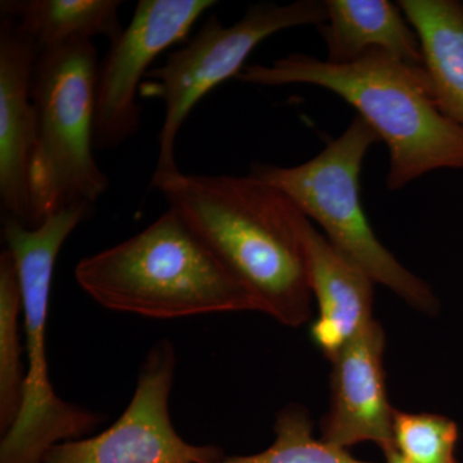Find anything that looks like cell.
Masks as SVG:
<instances>
[{
    "instance_id": "obj_10",
    "label": "cell",
    "mask_w": 463,
    "mask_h": 463,
    "mask_svg": "<svg viewBox=\"0 0 463 463\" xmlns=\"http://www.w3.org/2000/svg\"><path fill=\"white\" fill-rule=\"evenodd\" d=\"M386 336L373 319L331 359L330 407L321 421V439L347 449L373 441L383 455L395 450L394 413L386 385Z\"/></svg>"
},
{
    "instance_id": "obj_12",
    "label": "cell",
    "mask_w": 463,
    "mask_h": 463,
    "mask_svg": "<svg viewBox=\"0 0 463 463\" xmlns=\"http://www.w3.org/2000/svg\"><path fill=\"white\" fill-rule=\"evenodd\" d=\"M300 232L310 289L318 306L310 336L331 361L373 321L374 282L317 231L306 215L301 219Z\"/></svg>"
},
{
    "instance_id": "obj_17",
    "label": "cell",
    "mask_w": 463,
    "mask_h": 463,
    "mask_svg": "<svg viewBox=\"0 0 463 463\" xmlns=\"http://www.w3.org/2000/svg\"><path fill=\"white\" fill-rule=\"evenodd\" d=\"M272 446L251 456H234L212 463H370L359 461L347 450L331 446L313 434V422L306 408L289 404L274 423Z\"/></svg>"
},
{
    "instance_id": "obj_3",
    "label": "cell",
    "mask_w": 463,
    "mask_h": 463,
    "mask_svg": "<svg viewBox=\"0 0 463 463\" xmlns=\"http://www.w3.org/2000/svg\"><path fill=\"white\" fill-rule=\"evenodd\" d=\"M75 279L100 307L147 318L255 310L245 288L170 207L130 239L81 259Z\"/></svg>"
},
{
    "instance_id": "obj_1",
    "label": "cell",
    "mask_w": 463,
    "mask_h": 463,
    "mask_svg": "<svg viewBox=\"0 0 463 463\" xmlns=\"http://www.w3.org/2000/svg\"><path fill=\"white\" fill-rule=\"evenodd\" d=\"M160 192L245 288L257 312L288 327L312 316L303 213L255 176L155 172Z\"/></svg>"
},
{
    "instance_id": "obj_5",
    "label": "cell",
    "mask_w": 463,
    "mask_h": 463,
    "mask_svg": "<svg viewBox=\"0 0 463 463\" xmlns=\"http://www.w3.org/2000/svg\"><path fill=\"white\" fill-rule=\"evenodd\" d=\"M379 141L373 128L356 116L340 137L307 163L291 167L255 164L250 175L282 192L374 283L419 312L434 316L440 307L434 291L380 242L362 206V165Z\"/></svg>"
},
{
    "instance_id": "obj_14",
    "label": "cell",
    "mask_w": 463,
    "mask_h": 463,
    "mask_svg": "<svg viewBox=\"0 0 463 463\" xmlns=\"http://www.w3.org/2000/svg\"><path fill=\"white\" fill-rule=\"evenodd\" d=\"M398 5L419 35L439 108L463 128V3L401 0Z\"/></svg>"
},
{
    "instance_id": "obj_16",
    "label": "cell",
    "mask_w": 463,
    "mask_h": 463,
    "mask_svg": "<svg viewBox=\"0 0 463 463\" xmlns=\"http://www.w3.org/2000/svg\"><path fill=\"white\" fill-rule=\"evenodd\" d=\"M23 294L14 259L5 249L0 255V431L2 435L16 422L26 373L21 362L20 315Z\"/></svg>"
},
{
    "instance_id": "obj_4",
    "label": "cell",
    "mask_w": 463,
    "mask_h": 463,
    "mask_svg": "<svg viewBox=\"0 0 463 463\" xmlns=\"http://www.w3.org/2000/svg\"><path fill=\"white\" fill-rule=\"evenodd\" d=\"M91 212V203H72L35 228L3 218V237L14 259L23 294L27 371L20 414L2 435L0 463H41L51 448L80 439L102 422L99 414L58 397L47 359L48 310L57 258L70 234Z\"/></svg>"
},
{
    "instance_id": "obj_13",
    "label": "cell",
    "mask_w": 463,
    "mask_h": 463,
    "mask_svg": "<svg viewBox=\"0 0 463 463\" xmlns=\"http://www.w3.org/2000/svg\"><path fill=\"white\" fill-rule=\"evenodd\" d=\"M327 21L318 26L326 61L346 65L368 52L383 51L423 66L421 43L398 3L389 0H327Z\"/></svg>"
},
{
    "instance_id": "obj_8",
    "label": "cell",
    "mask_w": 463,
    "mask_h": 463,
    "mask_svg": "<svg viewBox=\"0 0 463 463\" xmlns=\"http://www.w3.org/2000/svg\"><path fill=\"white\" fill-rule=\"evenodd\" d=\"M175 364L172 344L160 341L142 364L132 401L108 430L57 444L41 463H212L223 458L221 448L194 446L174 428L169 401Z\"/></svg>"
},
{
    "instance_id": "obj_6",
    "label": "cell",
    "mask_w": 463,
    "mask_h": 463,
    "mask_svg": "<svg viewBox=\"0 0 463 463\" xmlns=\"http://www.w3.org/2000/svg\"><path fill=\"white\" fill-rule=\"evenodd\" d=\"M99 61L93 42L43 52L33 67L32 97L38 146L32 172L33 228L72 205H93L109 176L93 155Z\"/></svg>"
},
{
    "instance_id": "obj_18",
    "label": "cell",
    "mask_w": 463,
    "mask_h": 463,
    "mask_svg": "<svg viewBox=\"0 0 463 463\" xmlns=\"http://www.w3.org/2000/svg\"><path fill=\"white\" fill-rule=\"evenodd\" d=\"M459 429L449 417L395 410V450L411 463H459Z\"/></svg>"
},
{
    "instance_id": "obj_7",
    "label": "cell",
    "mask_w": 463,
    "mask_h": 463,
    "mask_svg": "<svg viewBox=\"0 0 463 463\" xmlns=\"http://www.w3.org/2000/svg\"><path fill=\"white\" fill-rule=\"evenodd\" d=\"M327 21L325 2L298 0L289 5L260 3L245 16L224 26L212 14L184 47L148 72L143 96L163 100L165 118L158 134L157 172L178 169L175 142L194 106L228 79L245 69L252 51L265 39L298 26H321Z\"/></svg>"
},
{
    "instance_id": "obj_19",
    "label": "cell",
    "mask_w": 463,
    "mask_h": 463,
    "mask_svg": "<svg viewBox=\"0 0 463 463\" xmlns=\"http://www.w3.org/2000/svg\"><path fill=\"white\" fill-rule=\"evenodd\" d=\"M386 463H411L407 459L403 458L397 450H392V452L386 453L385 455Z\"/></svg>"
},
{
    "instance_id": "obj_15",
    "label": "cell",
    "mask_w": 463,
    "mask_h": 463,
    "mask_svg": "<svg viewBox=\"0 0 463 463\" xmlns=\"http://www.w3.org/2000/svg\"><path fill=\"white\" fill-rule=\"evenodd\" d=\"M121 5L118 0H2L0 11L41 54L94 36L114 42L124 30Z\"/></svg>"
},
{
    "instance_id": "obj_9",
    "label": "cell",
    "mask_w": 463,
    "mask_h": 463,
    "mask_svg": "<svg viewBox=\"0 0 463 463\" xmlns=\"http://www.w3.org/2000/svg\"><path fill=\"white\" fill-rule=\"evenodd\" d=\"M214 0H141L129 25L109 43L97 74L94 146L112 149L138 132L142 80L164 51L184 41Z\"/></svg>"
},
{
    "instance_id": "obj_11",
    "label": "cell",
    "mask_w": 463,
    "mask_h": 463,
    "mask_svg": "<svg viewBox=\"0 0 463 463\" xmlns=\"http://www.w3.org/2000/svg\"><path fill=\"white\" fill-rule=\"evenodd\" d=\"M39 53L14 21L0 25V200L3 218L33 228L32 172L38 118L32 97Z\"/></svg>"
},
{
    "instance_id": "obj_2",
    "label": "cell",
    "mask_w": 463,
    "mask_h": 463,
    "mask_svg": "<svg viewBox=\"0 0 463 463\" xmlns=\"http://www.w3.org/2000/svg\"><path fill=\"white\" fill-rule=\"evenodd\" d=\"M237 79L263 87L316 85L337 94L388 146L390 191L435 170L463 169V128L439 108L423 66L383 51L346 65L294 53L272 65L246 66Z\"/></svg>"
}]
</instances>
